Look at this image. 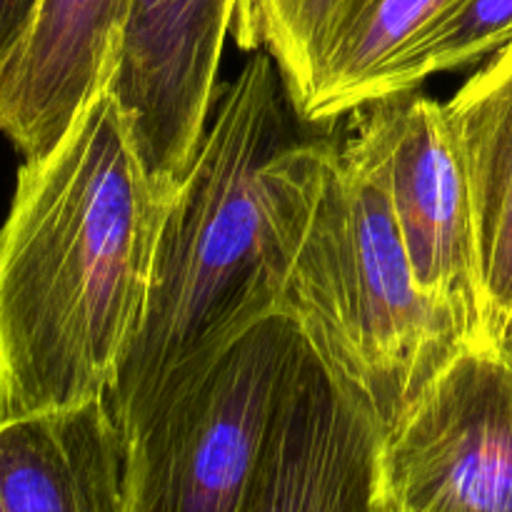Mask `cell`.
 I'll list each match as a JSON object with an SVG mask.
<instances>
[{
	"label": "cell",
	"mask_w": 512,
	"mask_h": 512,
	"mask_svg": "<svg viewBox=\"0 0 512 512\" xmlns=\"http://www.w3.org/2000/svg\"><path fill=\"white\" fill-rule=\"evenodd\" d=\"M512 40V0H463L415 53L408 70L413 93L425 78L478 63Z\"/></svg>",
	"instance_id": "cell-14"
},
{
	"label": "cell",
	"mask_w": 512,
	"mask_h": 512,
	"mask_svg": "<svg viewBox=\"0 0 512 512\" xmlns=\"http://www.w3.org/2000/svg\"><path fill=\"white\" fill-rule=\"evenodd\" d=\"M280 308L388 430L470 343L473 325L415 283L378 175L335 140Z\"/></svg>",
	"instance_id": "cell-3"
},
{
	"label": "cell",
	"mask_w": 512,
	"mask_h": 512,
	"mask_svg": "<svg viewBox=\"0 0 512 512\" xmlns=\"http://www.w3.org/2000/svg\"><path fill=\"white\" fill-rule=\"evenodd\" d=\"M463 0H358L328 50L303 123H333L363 105L410 93L408 70L425 40Z\"/></svg>",
	"instance_id": "cell-12"
},
{
	"label": "cell",
	"mask_w": 512,
	"mask_h": 512,
	"mask_svg": "<svg viewBox=\"0 0 512 512\" xmlns=\"http://www.w3.org/2000/svg\"><path fill=\"white\" fill-rule=\"evenodd\" d=\"M0 512H128V438L108 398L0 423Z\"/></svg>",
	"instance_id": "cell-10"
},
{
	"label": "cell",
	"mask_w": 512,
	"mask_h": 512,
	"mask_svg": "<svg viewBox=\"0 0 512 512\" xmlns=\"http://www.w3.org/2000/svg\"><path fill=\"white\" fill-rule=\"evenodd\" d=\"M383 433L370 400L308 343L238 512H385Z\"/></svg>",
	"instance_id": "cell-8"
},
{
	"label": "cell",
	"mask_w": 512,
	"mask_h": 512,
	"mask_svg": "<svg viewBox=\"0 0 512 512\" xmlns=\"http://www.w3.org/2000/svg\"><path fill=\"white\" fill-rule=\"evenodd\" d=\"M238 0H130L108 88L150 178L175 195L218 100Z\"/></svg>",
	"instance_id": "cell-7"
},
{
	"label": "cell",
	"mask_w": 512,
	"mask_h": 512,
	"mask_svg": "<svg viewBox=\"0 0 512 512\" xmlns=\"http://www.w3.org/2000/svg\"><path fill=\"white\" fill-rule=\"evenodd\" d=\"M40 0H0V70L8 65L33 25Z\"/></svg>",
	"instance_id": "cell-15"
},
{
	"label": "cell",
	"mask_w": 512,
	"mask_h": 512,
	"mask_svg": "<svg viewBox=\"0 0 512 512\" xmlns=\"http://www.w3.org/2000/svg\"><path fill=\"white\" fill-rule=\"evenodd\" d=\"M268 53L215 100L155 253L143 325L108 400L123 433L165 380L280 308L335 138H303Z\"/></svg>",
	"instance_id": "cell-2"
},
{
	"label": "cell",
	"mask_w": 512,
	"mask_h": 512,
	"mask_svg": "<svg viewBox=\"0 0 512 512\" xmlns=\"http://www.w3.org/2000/svg\"><path fill=\"white\" fill-rule=\"evenodd\" d=\"M385 512H512V355L470 343L383 433Z\"/></svg>",
	"instance_id": "cell-5"
},
{
	"label": "cell",
	"mask_w": 512,
	"mask_h": 512,
	"mask_svg": "<svg viewBox=\"0 0 512 512\" xmlns=\"http://www.w3.org/2000/svg\"><path fill=\"white\" fill-rule=\"evenodd\" d=\"M473 205L483 340L512 333V40L445 103Z\"/></svg>",
	"instance_id": "cell-11"
},
{
	"label": "cell",
	"mask_w": 512,
	"mask_h": 512,
	"mask_svg": "<svg viewBox=\"0 0 512 512\" xmlns=\"http://www.w3.org/2000/svg\"><path fill=\"white\" fill-rule=\"evenodd\" d=\"M358 0H238L233 35L275 60L295 110L308 105L328 50Z\"/></svg>",
	"instance_id": "cell-13"
},
{
	"label": "cell",
	"mask_w": 512,
	"mask_h": 512,
	"mask_svg": "<svg viewBox=\"0 0 512 512\" xmlns=\"http://www.w3.org/2000/svg\"><path fill=\"white\" fill-rule=\"evenodd\" d=\"M275 308L170 375L128 438V512H238L305 353Z\"/></svg>",
	"instance_id": "cell-4"
},
{
	"label": "cell",
	"mask_w": 512,
	"mask_h": 512,
	"mask_svg": "<svg viewBox=\"0 0 512 512\" xmlns=\"http://www.w3.org/2000/svg\"><path fill=\"white\" fill-rule=\"evenodd\" d=\"M170 200L108 83L50 153L23 160L0 225V423L108 398Z\"/></svg>",
	"instance_id": "cell-1"
},
{
	"label": "cell",
	"mask_w": 512,
	"mask_h": 512,
	"mask_svg": "<svg viewBox=\"0 0 512 512\" xmlns=\"http://www.w3.org/2000/svg\"><path fill=\"white\" fill-rule=\"evenodd\" d=\"M345 145L383 183L418 288L455 305L485 343L473 205L445 103L403 93L363 105Z\"/></svg>",
	"instance_id": "cell-6"
},
{
	"label": "cell",
	"mask_w": 512,
	"mask_h": 512,
	"mask_svg": "<svg viewBox=\"0 0 512 512\" xmlns=\"http://www.w3.org/2000/svg\"><path fill=\"white\" fill-rule=\"evenodd\" d=\"M500 348H503V350H505V353H510V355H512V333L508 335V338H505V343H503V345H500Z\"/></svg>",
	"instance_id": "cell-16"
},
{
	"label": "cell",
	"mask_w": 512,
	"mask_h": 512,
	"mask_svg": "<svg viewBox=\"0 0 512 512\" xmlns=\"http://www.w3.org/2000/svg\"><path fill=\"white\" fill-rule=\"evenodd\" d=\"M130 0H40L0 70V135L23 160L43 158L108 83Z\"/></svg>",
	"instance_id": "cell-9"
}]
</instances>
